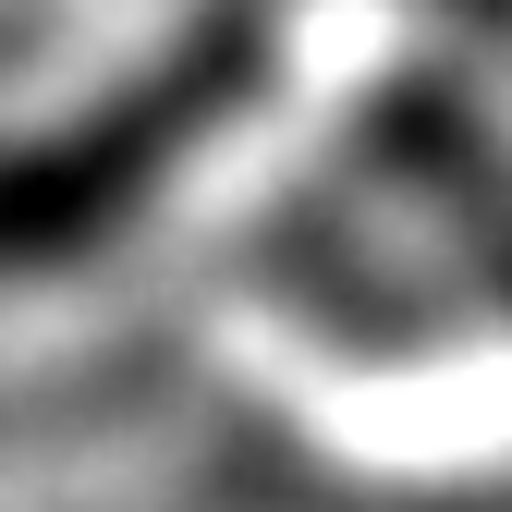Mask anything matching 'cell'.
<instances>
[{"label": "cell", "mask_w": 512, "mask_h": 512, "mask_svg": "<svg viewBox=\"0 0 512 512\" xmlns=\"http://www.w3.org/2000/svg\"><path fill=\"white\" fill-rule=\"evenodd\" d=\"M378 159H391L415 196L488 256V281L512 293V159L488 147V122L464 98H439V86H403L391 110H378Z\"/></svg>", "instance_id": "2"}, {"label": "cell", "mask_w": 512, "mask_h": 512, "mask_svg": "<svg viewBox=\"0 0 512 512\" xmlns=\"http://www.w3.org/2000/svg\"><path fill=\"white\" fill-rule=\"evenodd\" d=\"M464 13H512V0H464Z\"/></svg>", "instance_id": "3"}, {"label": "cell", "mask_w": 512, "mask_h": 512, "mask_svg": "<svg viewBox=\"0 0 512 512\" xmlns=\"http://www.w3.org/2000/svg\"><path fill=\"white\" fill-rule=\"evenodd\" d=\"M256 74H269V13H256V0H220V13H196L147 74H122L74 122H49L37 147H13L0 159V269L86 256L110 220H135L183 171V147H196Z\"/></svg>", "instance_id": "1"}]
</instances>
